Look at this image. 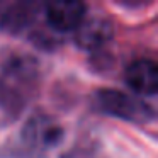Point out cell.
Listing matches in <instances>:
<instances>
[{
	"label": "cell",
	"instance_id": "6da1fadb",
	"mask_svg": "<svg viewBox=\"0 0 158 158\" xmlns=\"http://www.w3.org/2000/svg\"><path fill=\"white\" fill-rule=\"evenodd\" d=\"M39 82V66L32 56L14 53L0 68V106L17 116L34 97Z\"/></svg>",
	"mask_w": 158,
	"mask_h": 158
},
{
	"label": "cell",
	"instance_id": "7a4b0ae2",
	"mask_svg": "<svg viewBox=\"0 0 158 158\" xmlns=\"http://www.w3.org/2000/svg\"><path fill=\"white\" fill-rule=\"evenodd\" d=\"M97 106L102 112L129 123H150L155 119V110L151 106L144 104L141 99L134 95L121 92L116 89H100L95 94Z\"/></svg>",
	"mask_w": 158,
	"mask_h": 158
},
{
	"label": "cell",
	"instance_id": "3957f363",
	"mask_svg": "<svg viewBox=\"0 0 158 158\" xmlns=\"http://www.w3.org/2000/svg\"><path fill=\"white\" fill-rule=\"evenodd\" d=\"M24 141L36 150H51L63 139V127L53 117L38 114L26 123L22 129Z\"/></svg>",
	"mask_w": 158,
	"mask_h": 158
},
{
	"label": "cell",
	"instance_id": "277c9868",
	"mask_svg": "<svg viewBox=\"0 0 158 158\" xmlns=\"http://www.w3.org/2000/svg\"><path fill=\"white\" fill-rule=\"evenodd\" d=\"M87 5L78 0H53L44 5V17L49 27L60 32L77 29L85 19Z\"/></svg>",
	"mask_w": 158,
	"mask_h": 158
},
{
	"label": "cell",
	"instance_id": "5b68a950",
	"mask_svg": "<svg viewBox=\"0 0 158 158\" xmlns=\"http://www.w3.org/2000/svg\"><path fill=\"white\" fill-rule=\"evenodd\" d=\"M124 80L133 92L153 97L158 92V66L153 60L139 58L126 66Z\"/></svg>",
	"mask_w": 158,
	"mask_h": 158
},
{
	"label": "cell",
	"instance_id": "8992f818",
	"mask_svg": "<svg viewBox=\"0 0 158 158\" xmlns=\"http://www.w3.org/2000/svg\"><path fill=\"white\" fill-rule=\"evenodd\" d=\"M114 36V26L109 19L94 15V17L83 19L82 24L77 27V44L83 49H99L106 46Z\"/></svg>",
	"mask_w": 158,
	"mask_h": 158
},
{
	"label": "cell",
	"instance_id": "52a82bcc",
	"mask_svg": "<svg viewBox=\"0 0 158 158\" xmlns=\"http://www.w3.org/2000/svg\"><path fill=\"white\" fill-rule=\"evenodd\" d=\"M34 17V4H14L7 9L2 19H0V27L7 32H21L24 27L31 24Z\"/></svg>",
	"mask_w": 158,
	"mask_h": 158
}]
</instances>
